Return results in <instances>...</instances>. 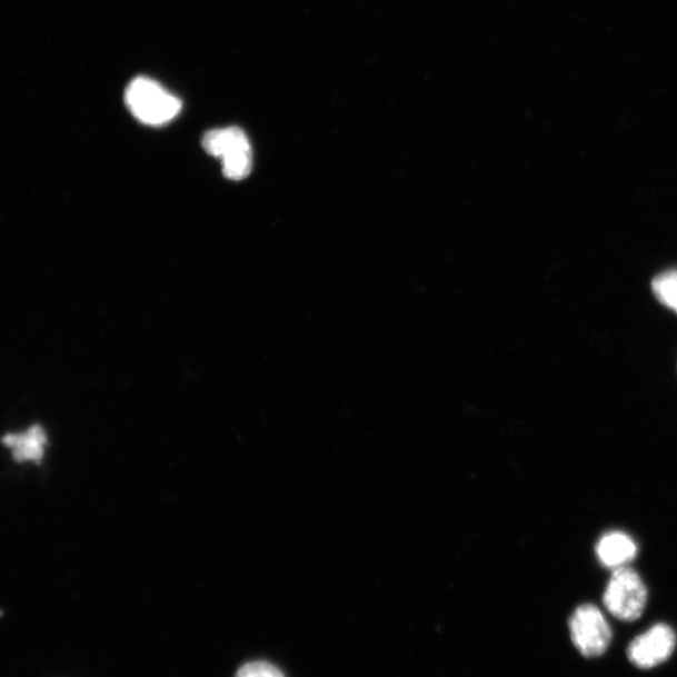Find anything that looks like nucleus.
Wrapping results in <instances>:
<instances>
[{"label": "nucleus", "mask_w": 677, "mask_h": 677, "mask_svg": "<svg viewBox=\"0 0 677 677\" xmlns=\"http://www.w3.org/2000/svg\"><path fill=\"white\" fill-rule=\"evenodd\" d=\"M126 103L137 120L149 126H162L181 112L178 97L147 77L133 80L126 91Z\"/></svg>", "instance_id": "f257e3e1"}, {"label": "nucleus", "mask_w": 677, "mask_h": 677, "mask_svg": "<svg viewBox=\"0 0 677 677\" xmlns=\"http://www.w3.org/2000/svg\"><path fill=\"white\" fill-rule=\"evenodd\" d=\"M206 152L220 159L226 179L241 181L252 170V149L247 133L238 127L212 130L203 136Z\"/></svg>", "instance_id": "f03ea898"}, {"label": "nucleus", "mask_w": 677, "mask_h": 677, "mask_svg": "<svg viewBox=\"0 0 677 677\" xmlns=\"http://www.w3.org/2000/svg\"><path fill=\"white\" fill-rule=\"evenodd\" d=\"M646 603L647 590L639 574L627 566L617 568L604 595L608 613L618 620L635 621L643 615Z\"/></svg>", "instance_id": "7ed1b4c3"}, {"label": "nucleus", "mask_w": 677, "mask_h": 677, "mask_svg": "<svg viewBox=\"0 0 677 677\" xmlns=\"http://www.w3.org/2000/svg\"><path fill=\"white\" fill-rule=\"evenodd\" d=\"M573 641L586 657L603 655L613 639V630L600 608L583 605L570 620Z\"/></svg>", "instance_id": "20e7f679"}, {"label": "nucleus", "mask_w": 677, "mask_h": 677, "mask_svg": "<svg viewBox=\"0 0 677 677\" xmlns=\"http://www.w3.org/2000/svg\"><path fill=\"white\" fill-rule=\"evenodd\" d=\"M676 647V635L670 626L655 625L649 631L637 636L629 647L630 661L640 669L665 663L673 655Z\"/></svg>", "instance_id": "39448f33"}, {"label": "nucleus", "mask_w": 677, "mask_h": 677, "mask_svg": "<svg viewBox=\"0 0 677 677\" xmlns=\"http://www.w3.org/2000/svg\"><path fill=\"white\" fill-rule=\"evenodd\" d=\"M3 445L12 450L17 462H41L47 446V435L43 428L33 426L23 434L7 435Z\"/></svg>", "instance_id": "423d86ee"}, {"label": "nucleus", "mask_w": 677, "mask_h": 677, "mask_svg": "<svg viewBox=\"0 0 677 677\" xmlns=\"http://www.w3.org/2000/svg\"><path fill=\"white\" fill-rule=\"evenodd\" d=\"M637 555V546L630 536L623 532L605 535L597 545V556L606 567L623 568Z\"/></svg>", "instance_id": "0eeeda50"}, {"label": "nucleus", "mask_w": 677, "mask_h": 677, "mask_svg": "<svg viewBox=\"0 0 677 677\" xmlns=\"http://www.w3.org/2000/svg\"><path fill=\"white\" fill-rule=\"evenodd\" d=\"M653 289L664 306L677 312V271L659 275L653 282Z\"/></svg>", "instance_id": "6e6552de"}, {"label": "nucleus", "mask_w": 677, "mask_h": 677, "mask_svg": "<svg viewBox=\"0 0 677 677\" xmlns=\"http://www.w3.org/2000/svg\"><path fill=\"white\" fill-rule=\"evenodd\" d=\"M235 677H286L270 663L257 661L243 665Z\"/></svg>", "instance_id": "1a4fd4ad"}]
</instances>
